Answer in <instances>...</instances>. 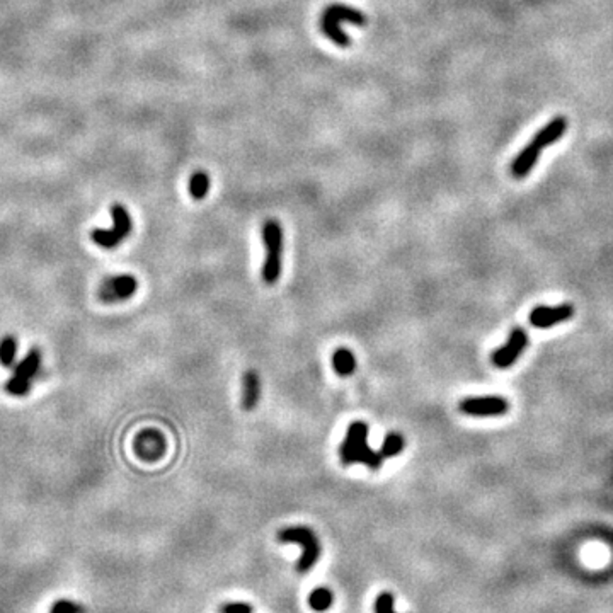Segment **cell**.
I'll use <instances>...</instances> for the list:
<instances>
[{"instance_id":"obj_1","label":"cell","mask_w":613,"mask_h":613,"mask_svg":"<svg viewBox=\"0 0 613 613\" xmlns=\"http://www.w3.org/2000/svg\"><path fill=\"white\" fill-rule=\"evenodd\" d=\"M368 433L370 428L365 421H355L349 424L344 441L339 447V459L344 465L363 463L370 470H380L383 465V459L379 452L372 450L368 445Z\"/></svg>"},{"instance_id":"obj_2","label":"cell","mask_w":613,"mask_h":613,"mask_svg":"<svg viewBox=\"0 0 613 613\" xmlns=\"http://www.w3.org/2000/svg\"><path fill=\"white\" fill-rule=\"evenodd\" d=\"M262 241L266 247V259L262 264V280L268 285H275L281 276V259H283V227L278 220H268L262 225Z\"/></svg>"},{"instance_id":"obj_3","label":"cell","mask_w":613,"mask_h":613,"mask_svg":"<svg viewBox=\"0 0 613 613\" xmlns=\"http://www.w3.org/2000/svg\"><path fill=\"white\" fill-rule=\"evenodd\" d=\"M278 540L283 543H296L302 547V555L298 559L296 569L298 573H308L321 557V542L314 530L308 527H288L278 532Z\"/></svg>"},{"instance_id":"obj_4","label":"cell","mask_w":613,"mask_h":613,"mask_svg":"<svg viewBox=\"0 0 613 613\" xmlns=\"http://www.w3.org/2000/svg\"><path fill=\"white\" fill-rule=\"evenodd\" d=\"M111 216L113 228H94L90 232V239L102 249H116L132 234V216L123 205L114 203L111 207Z\"/></svg>"},{"instance_id":"obj_5","label":"cell","mask_w":613,"mask_h":613,"mask_svg":"<svg viewBox=\"0 0 613 613\" xmlns=\"http://www.w3.org/2000/svg\"><path fill=\"white\" fill-rule=\"evenodd\" d=\"M40 367H41V351L38 348H33L31 351L26 355L24 360L16 365L13 376L7 380L6 390L9 392L10 395H14V397H24V395L31 390L33 379L36 376V373L40 372Z\"/></svg>"},{"instance_id":"obj_6","label":"cell","mask_w":613,"mask_h":613,"mask_svg":"<svg viewBox=\"0 0 613 613\" xmlns=\"http://www.w3.org/2000/svg\"><path fill=\"white\" fill-rule=\"evenodd\" d=\"M460 413L474 417L504 416L509 411V402L501 395H486V397H467L459 404Z\"/></svg>"},{"instance_id":"obj_7","label":"cell","mask_w":613,"mask_h":613,"mask_svg":"<svg viewBox=\"0 0 613 613\" xmlns=\"http://www.w3.org/2000/svg\"><path fill=\"white\" fill-rule=\"evenodd\" d=\"M138 288V281L132 275H116L106 278L99 287V298L104 303H118L132 298Z\"/></svg>"},{"instance_id":"obj_8","label":"cell","mask_w":613,"mask_h":613,"mask_svg":"<svg viewBox=\"0 0 613 613\" xmlns=\"http://www.w3.org/2000/svg\"><path fill=\"white\" fill-rule=\"evenodd\" d=\"M527 346H528L527 333H525L521 327H515V329L511 331V334H509L508 342L493 353V365L494 367L501 368V370L509 368L518 358L523 355Z\"/></svg>"},{"instance_id":"obj_9","label":"cell","mask_w":613,"mask_h":613,"mask_svg":"<svg viewBox=\"0 0 613 613\" xmlns=\"http://www.w3.org/2000/svg\"><path fill=\"white\" fill-rule=\"evenodd\" d=\"M135 453L145 462H155L166 453V438L157 429H143L135 440Z\"/></svg>"},{"instance_id":"obj_10","label":"cell","mask_w":613,"mask_h":613,"mask_svg":"<svg viewBox=\"0 0 613 613\" xmlns=\"http://www.w3.org/2000/svg\"><path fill=\"white\" fill-rule=\"evenodd\" d=\"M574 315V308L571 305L559 307H536L530 314V324L539 329H549V327L569 321Z\"/></svg>"},{"instance_id":"obj_11","label":"cell","mask_w":613,"mask_h":613,"mask_svg":"<svg viewBox=\"0 0 613 613\" xmlns=\"http://www.w3.org/2000/svg\"><path fill=\"white\" fill-rule=\"evenodd\" d=\"M261 376L256 370H247L242 375V395L241 404L244 411H254L261 401Z\"/></svg>"},{"instance_id":"obj_12","label":"cell","mask_w":613,"mask_h":613,"mask_svg":"<svg viewBox=\"0 0 613 613\" xmlns=\"http://www.w3.org/2000/svg\"><path fill=\"white\" fill-rule=\"evenodd\" d=\"M540 152H542V148L536 145L533 140L530 143H528L527 147H523V150L516 155L515 161H513V164H511L513 176L518 177V179L527 176L533 167H535L536 161H539Z\"/></svg>"},{"instance_id":"obj_13","label":"cell","mask_w":613,"mask_h":613,"mask_svg":"<svg viewBox=\"0 0 613 613\" xmlns=\"http://www.w3.org/2000/svg\"><path fill=\"white\" fill-rule=\"evenodd\" d=\"M566 129H567V120H566V118L564 116H555L554 120H550L549 123L546 125V127H543L539 133H536L535 138H533V142H535L540 148L550 147V145H554L555 142H559V140H561L562 136H564Z\"/></svg>"},{"instance_id":"obj_14","label":"cell","mask_w":613,"mask_h":613,"mask_svg":"<svg viewBox=\"0 0 613 613\" xmlns=\"http://www.w3.org/2000/svg\"><path fill=\"white\" fill-rule=\"evenodd\" d=\"M324 16H329L337 22H351L355 26L367 24V16L361 10L344 6V3H333L324 10Z\"/></svg>"},{"instance_id":"obj_15","label":"cell","mask_w":613,"mask_h":613,"mask_svg":"<svg viewBox=\"0 0 613 613\" xmlns=\"http://www.w3.org/2000/svg\"><path fill=\"white\" fill-rule=\"evenodd\" d=\"M321 31L333 41L334 45L341 48H348L351 45V38L349 34L341 28V22L334 21L329 16H322L321 19Z\"/></svg>"},{"instance_id":"obj_16","label":"cell","mask_w":613,"mask_h":613,"mask_svg":"<svg viewBox=\"0 0 613 613\" xmlns=\"http://www.w3.org/2000/svg\"><path fill=\"white\" fill-rule=\"evenodd\" d=\"M356 356L353 355L351 349L337 348L333 355V367L334 372L339 376H349L356 372Z\"/></svg>"},{"instance_id":"obj_17","label":"cell","mask_w":613,"mask_h":613,"mask_svg":"<svg viewBox=\"0 0 613 613\" xmlns=\"http://www.w3.org/2000/svg\"><path fill=\"white\" fill-rule=\"evenodd\" d=\"M404 447H406V440H404L402 433L399 431H390L383 440L382 448H380L379 453L382 455V459H392V456H397L401 455Z\"/></svg>"},{"instance_id":"obj_18","label":"cell","mask_w":613,"mask_h":613,"mask_svg":"<svg viewBox=\"0 0 613 613\" xmlns=\"http://www.w3.org/2000/svg\"><path fill=\"white\" fill-rule=\"evenodd\" d=\"M333 591L329 588H326V586H321V588H315L308 595V607L315 612H326L333 607Z\"/></svg>"},{"instance_id":"obj_19","label":"cell","mask_w":613,"mask_h":613,"mask_svg":"<svg viewBox=\"0 0 613 613\" xmlns=\"http://www.w3.org/2000/svg\"><path fill=\"white\" fill-rule=\"evenodd\" d=\"M188 189L194 200H203V198H207L208 191H210V176L207 173H203V170H198L189 179Z\"/></svg>"},{"instance_id":"obj_20","label":"cell","mask_w":613,"mask_h":613,"mask_svg":"<svg viewBox=\"0 0 613 613\" xmlns=\"http://www.w3.org/2000/svg\"><path fill=\"white\" fill-rule=\"evenodd\" d=\"M17 358V339L14 336H6L0 341V363L3 367H13Z\"/></svg>"},{"instance_id":"obj_21","label":"cell","mask_w":613,"mask_h":613,"mask_svg":"<svg viewBox=\"0 0 613 613\" xmlns=\"http://www.w3.org/2000/svg\"><path fill=\"white\" fill-rule=\"evenodd\" d=\"M394 595L382 591L375 600V613H397L394 608Z\"/></svg>"},{"instance_id":"obj_22","label":"cell","mask_w":613,"mask_h":613,"mask_svg":"<svg viewBox=\"0 0 613 613\" xmlns=\"http://www.w3.org/2000/svg\"><path fill=\"white\" fill-rule=\"evenodd\" d=\"M51 613H83V608L70 600H60L51 607Z\"/></svg>"},{"instance_id":"obj_23","label":"cell","mask_w":613,"mask_h":613,"mask_svg":"<svg viewBox=\"0 0 613 613\" xmlns=\"http://www.w3.org/2000/svg\"><path fill=\"white\" fill-rule=\"evenodd\" d=\"M222 613H253V607L249 603H241V601H235V603H225L220 608Z\"/></svg>"}]
</instances>
